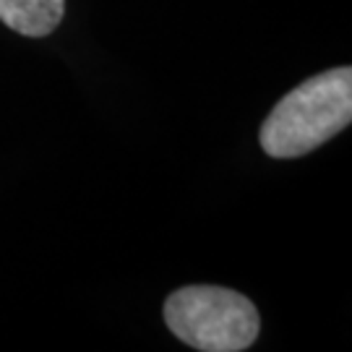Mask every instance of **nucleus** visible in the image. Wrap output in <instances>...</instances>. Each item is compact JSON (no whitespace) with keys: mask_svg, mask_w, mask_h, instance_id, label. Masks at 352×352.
Wrapping results in <instances>:
<instances>
[{"mask_svg":"<svg viewBox=\"0 0 352 352\" xmlns=\"http://www.w3.org/2000/svg\"><path fill=\"white\" fill-rule=\"evenodd\" d=\"M63 13L65 0H0V21L24 37H47Z\"/></svg>","mask_w":352,"mask_h":352,"instance_id":"nucleus-3","label":"nucleus"},{"mask_svg":"<svg viewBox=\"0 0 352 352\" xmlns=\"http://www.w3.org/2000/svg\"><path fill=\"white\" fill-rule=\"evenodd\" d=\"M164 324L180 342L201 352L248 350L261 318L245 295L217 285H190L164 300Z\"/></svg>","mask_w":352,"mask_h":352,"instance_id":"nucleus-2","label":"nucleus"},{"mask_svg":"<svg viewBox=\"0 0 352 352\" xmlns=\"http://www.w3.org/2000/svg\"><path fill=\"white\" fill-rule=\"evenodd\" d=\"M352 120V68L340 65L311 76L274 104L258 131L261 149L295 160L334 139Z\"/></svg>","mask_w":352,"mask_h":352,"instance_id":"nucleus-1","label":"nucleus"}]
</instances>
